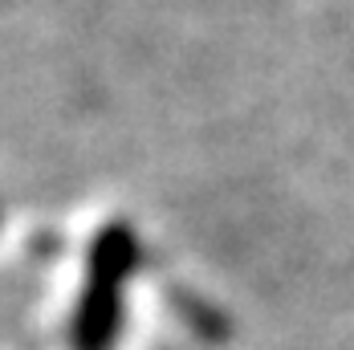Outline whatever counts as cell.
Here are the masks:
<instances>
[{
    "mask_svg": "<svg viewBox=\"0 0 354 350\" xmlns=\"http://www.w3.org/2000/svg\"><path fill=\"white\" fill-rule=\"evenodd\" d=\"M139 269V237L127 220H110L90 241L86 252V285L70 322L73 350H114L122 334L127 281Z\"/></svg>",
    "mask_w": 354,
    "mask_h": 350,
    "instance_id": "6da1fadb",
    "label": "cell"
}]
</instances>
